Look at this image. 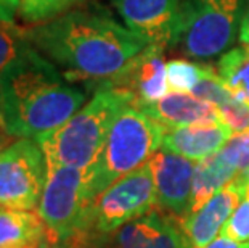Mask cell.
<instances>
[{"label":"cell","instance_id":"obj_1","mask_svg":"<svg viewBox=\"0 0 249 248\" xmlns=\"http://www.w3.org/2000/svg\"><path fill=\"white\" fill-rule=\"evenodd\" d=\"M31 45L68 81L98 86L118 77L146 49L148 42L98 5L72 8L24 29Z\"/></svg>","mask_w":249,"mask_h":248},{"label":"cell","instance_id":"obj_2","mask_svg":"<svg viewBox=\"0 0 249 248\" xmlns=\"http://www.w3.org/2000/svg\"><path fill=\"white\" fill-rule=\"evenodd\" d=\"M86 103V94L36 49L0 73V129L37 139L60 128Z\"/></svg>","mask_w":249,"mask_h":248},{"label":"cell","instance_id":"obj_3","mask_svg":"<svg viewBox=\"0 0 249 248\" xmlns=\"http://www.w3.org/2000/svg\"><path fill=\"white\" fill-rule=\"evenodd\" d=\"M130 98L109 84L98 86L95 95L66 123L34 139L44 152L47 168L76 166L87 170L102 152L116 116Z\"/></svg>","mask_w":249,"mask_h":248},{"label":"cell","instance_id":"obj_4","mask_svg":"<svg viewBox=\"0 0 249 248\" xmlns=\"http://www.w3.org/2000/svg\"><path fill=\"white\" fill-rule=\"evenodd\" d=\"M166 128L146 116L140 108L127 105L116 116L107 142L95 163L89 168L92 198L125 174L150 161L161 149Z\"/></svg>","mask_w":249,"mask_h":248},{"label":"cell","instance_id":"obj_5","mask_svg":"<svg viewBox=\"0 0 249 248\" xmlns=\"http://www.w3.org/2000/svg\"><path fill=\"white\" fill-rule=\"evenodd\" d=\"M248 0H180L178 47L185 55L208 60L233 45Z\"/></svg>","mask_w":249,"mask_h":248},{"label":"cell","instance_id":"obj_6","mask_svg":"<svg viewBox=\"0 0 249 248\" xmlns=\"http://www.w3.org/2000/svg\"><path fill=\"white\" fill-rule=\"evenodd\" d=\"M93 198L89 189V168H47V181L37 213L52 244L70 242L82 229Z\"/></svg>","mask_w":249,"mask_h":248},{"label":"cell","instance_id":"obj_7","mask_svg":"<svg viewBox=\"0 0 249 248\" xmlns=\"http://www.w3.org/2000/svg\"><path fill=\"white\" fill-rule=\"evenodd\" d=\"M158 207L150 163L125 174L93 198L81 234H108ZM76 235V237H77Z\"/></svg>","mask_w":249,"mask_h":248},{"label":"cell","instance_id":"obj_8","mask_svg":"<svg viewBox=\"0 0 249 248\" xmlns=\"http://www.w3.org/2000/svg\"><path fill=\"white\" fill-rule=\"evenodd\" d=\"M47 181L44 152L34 139H15L0 153V208L34 211Z\"/></svg>","mask_w":249,"mask_h":248},{"label":"cell","instance_id":"obj_9","mask_svg":"<svg viewBox=\"0 0 249 248\" xmlns=\"http://www.w3.org/2000/svg\"><path fill=\"white\" fill-rule=\"evenodd\" d=\"M72 248H190L182 223L164 210H151L108 234H81Z\"/></svg>","mask_w":249,"mask_h":248},{"label":"cell","instance_id":"obj_10","mask_svg":"<svg viewBox=\"0 0 249 248\" xmlns=\"http://www.w3.org/2000/svg\"><path fill=\"white\" fill-rule=\"evenodd\" d=\"M124 26L164 50L178 44L180 0H111Z\"/></svg>","mask_w":249,"mask_h":248},{"label":"cell","instance_id":"obj_11","mask_svg":"<svg viewBox=\"0 0 249 248\" xmlns=\"http://www.w3.org/2000/svg\"><path fill=\"white\" fill-rule=\"evenodd\" d=\"M148 163L155 179L158 207L183 224L192 213L193 161L161 149Z\"/></svg>","mask_w":249,"mask_h":248},{"label":"cell","instance_id":"obj_12","mask_svg":"<svg viewBox=\"0 0 249 248\" xmlns=\"http://www.w3.org/2000/svg\"><path fill=\"white\" fill-rule=\"evenodd\" d=\"M162 54V47L150 44L118 77L107 84L127 94L132 107L142 108L160 102L169 91L167 63H164Z\"/></svg>","mask_w":249,"mask_h":248},{"label":"cell","instance_id":"obj_13","mask_svg":"<svg viewBox=\"0 0 249 248\" xmlns=\"http://www.w3.org/2000/svg\"><path fill=\"white\" fill-rule=\"evenodd\" d=\"M245 189L233 179L215 192L199 210L193 211L183 221L182 228L190 248H206L217 239L233 211L240 205Z\"/></svg>","mask_w":249,"mask_h":248},{"label":"cell","instance_id":"obj_14","mask_svg":"<svg viewBox=\"0 0 249 248\" xmlns=\"http://www.w3.org/2000/svg\"><path fill=\"white\" fill-rule=\"evenodd\" d=\"M231 135L233 131L225 123L183 126L166 129L161 149L199 163L215 155Z\"/></svg>","mask_w":249,"mask_h":248},{"label":"cell","instance_id":"obj_15","mask_svg":"<svg viewBox=\"0 0 249 248\" xmlns=\"http://www.w3.org/2000/svg\"><path fill=\"white\" fill-rule=\"evenodd\" d=\"M140 110L166 129L193 124L224 123L215 105L195 97L192 94H167L160 102L146 105Z\"/></svg>","mask_w":249,"mask_h":248},{"label":"cell","instance_id":"obj_16","mask_svg":"<svg viewBox=\"0 0 249 248\" xmlns=\"http://www.w3.org/2000/svg\"><path fill=\"white\" fill-rule=\"evenodd\" d=\"M45 239L47 229L37 211L0 210V248H24Z\"/></svg>","mask_w":249,"mask_h":248},{"label":"cell","instance_id":"obj_17","mask_svg":"<svg viewBox=\"0 0 249 248\" xmlns=\"http://www.w3.org/2000/svg\"><path fill=\"white\" fill-rule=\"evenodd\" d=\"M230 165L222 160L219 153L199 161L195 166L193 191H192V213L199 210L215 192L231 182L238 176ZM190 213V214H192Z\"/></svg>","mask_w":249,"mask_h":248},{"label":"cell","instance_id":"obj_18","mask_svg":"<svg viewBox=\"0 0 249 248\" xmlns=\"http://www.w3.org/2000/svg\"><path fill=\"white\" fill-rule=\"evenodd\" d=\"M217 75L231 95L249 107V45L233 47L219 60Z\"/></svg>","mask_w":249,"mask_h":248},{"label":"cell","instance_id":"obj_19","mask_svg":"<svg viewBox=\"0 0 249 248\" xmlns=\"http://www.w3.org/2000/svg\"><path fill=\"white\" fill-rule=\"evenodd\" d=\"M33 50L34 47L26 38L23 28H18L17 23L0 21V73L21 61Z\"/></svg>","mask_w":249,"mask_h":248},{"label":"cell","instance_id":"obj_20","mask_svg":"<svg viewBox=\"0 0 249 248\" xmlns=\"http://www.w3.org/2000/svg\"><path fill=\"white\" fill-rule=\"evenodd\" d=\"M84 0H23L18 17L26 24H40L76 8Z\"/></svg>","mask_w":249,"mask_h":248},{"label":"cell","instance_id":"obj_21","mask_svg":"<svg viewBox=\"0 0 249 248\" xmlns=\"http://www.w3.org/2000/svg\"><path fill=\"white\" fill-rule=\"evenodd\" d=\"M169 89L176 94H192L203 76L204 66L185 60H172L166 65Z\"/></svg>","mask_w":249,"mask_h":248},{"label":"cell","instance_id":"obj_22","mask_svg":"<svg viewBox=\"0 0 249 248\" xmlns=\"http://www.w3.org/2000/svg\"><path fill=\"white\" fill-rule=\"evenodd\" d=\"M192 95L206 100V102L215 105L217 108L233 98L231 92L222 82L220 76L211 66H204L203 76H201L199 82L196 84V87L192 91Z\"/></svg>","mask_w":249,"mask_h":248},{"label":"cell","instance_id":"obj_23","mask_svg":"<svg viewBox=\"0 0 249 248\" xmlns=\"http://www.w3.org/2000/svg\"><path fill=\"white\" fill-rule=\"evenodd\" d=\"M233 170L243 172L249 168V129L231 135L229 142L217 152Z\"/></svg>","mask_w":249,"mask_h":248},{"label":"cell","instance_id":"obj_24","mask_svg":"<svg viewBox=\"0 0 249 248\" xmlns=\"http://www.w3.org/2000/svg\"><path fill=\"white\" fill-rule=\"evenodd\" d=\"M220 234L235 242H249V189L245 191L240 205L233 211Z\"/></svg>","mask_w":249,"mask_h":248},{"label":"cell","instance_id":"obj_25","mask_svg":"<svg viewBox=\"0 0 249 248\" xmlns=\"http://www.w3.org/2000/svg\"><path fill=\"white\" fill-rule=\"evenodd\" d=\"M224 123L229 126L233 133H241L249 129V107L241 103L240 100L233 97L230 102L219 107Z\"/></svg>","mask_w":249,"mask_h":248},{"label":"cell","instance_id":"obj_26","mask_svg":"<svg viewBox=\"0 0 249 248\" xmlns=\"http://www.w3.org/2000/svg\"><path fill=\"white\" fill-rule=\"evenodd\" d=\"M23 0H0V21L15 23Z\"/></svg>","mask_w":249,"mask_h":248},{"label":"cell","instance_id":"obj_27","mask_svg":"<svg viewBox=\"0 0 249 248\" xmlns=\"http://www.w3.org/2000/svg\"><path fill=\"white\" fill-rule=\"evenodd\" d=\"M206 248H249V242H235L227 237L220 235L215 240H213Z\"/></svg>","mask_w":249,"mask_h":248},{"label":"cell","instance_id":"obj_28","mask_svg":"<svg viewBox=\"0 0 249 248\" xmlns=\"http://www.w3.org/2000/svg\"><path fill=\"white\" fill-rule=\"evenodd\" d=\"M238 39H240L241 45H249V0H248L245 15H243V18H241L240 33H238Z\"/></svg>","mask_w":249,"mask_h":248},{"label":"cell","instance_id":"obj_29","mask_svg":"<svg viewBox=\"0 0 249 248\" xmlns=\"http://www.w3.org/2000/svg\"><path fill=\"white\" fill-rule=\"evenodd\" d=\"M235 179H236V182L240 184L243 189H245V191H246V189H249V168L238 174Z\"/></svg>","mask_w":249,"mask_h":248},{"label":"cell","instance_id":"obj_30","mask_svg":"<svg viewBox=\"0 0 249 248\" xmlns=\"http://www.w3.org/2000/svg\"><path fill=\"white\" fill-rule=\"evenodd\" d=\"M13 140H15V139H13L12 135H8L7 133H3V131L0 129V153H2L5 149H7V147H8L10 144H12Z\"/></svg>","mask_w":249,"mask_h":248}]
</instances>
